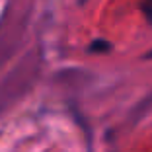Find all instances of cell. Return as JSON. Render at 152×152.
<instances>
[{
	"label": "cell",
	"instance_id": "cell-1",
	"mask_svg": "<svg viewBox=\"0 0 152 152\" xmlns=\"http://www.w3.org/2000/svg\"><path fill=\"white\" fill-rule=\"evenodd\" d=\"M92 53H105V51L111 49V43L109 41H103V39H98V41H92V45L88 47Z\"/></svg>",
	"mask_w": 152,
	"mask_h": 152
},
{
	"label": "cell",
	"instance_id": "cell-2",
	"mask_svg": "<svg viewBox=\"0 0 152 152\" xmlns=\"http://www.w3.org/2000/svg\"><path fill=\"white\" fill-rule=\"evenodd\" d=\"M144 57H146V58H152V51H150V53H146Z\"/></svg>",
	"mask_w": 152,
	"mask_h": 152
}]
</instances>
